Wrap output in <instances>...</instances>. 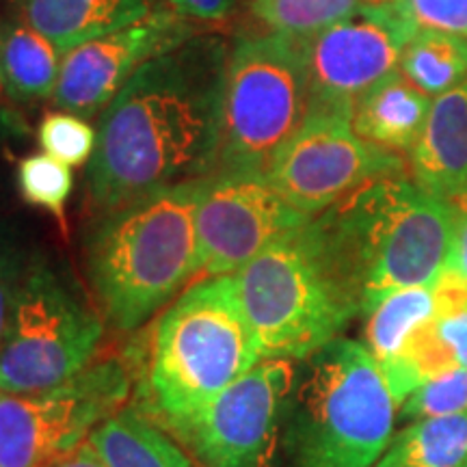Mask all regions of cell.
Returning a JSON list of instances; mask_svg holds the SVG:
<instances>
[{
  "label": "cell",
  "instance_id": "cell-1",
  "mask_svg": "<svg viewBox=\"0 0 467 467\" xmlns=\"http://www.w3.org/2000/svg\"><path fill=\"white\" fill-rule=\"evenodd\" d=\"M227 52L221 35H192L145 63L109 102L87 165L93 213L214 171Z\"/></svg>",
  "mask_w": 467,
  "mask_h": 467
},
{
  "label": "cell",
  "instance_id": "cell-2",
  "mask_svg": "<svg viewBox=\"0 0 467 467\" xmlns=\"http://www.w3.org/2000/svg\"><path fill=\"white\" fill-rule=\"evenodd\" d=\"M314 219L359 317L394 292L435 285L446 275L454 208L407 175L361 186Z\"/></svg>",
  "mask_w": 467,
  "mask_h": 467
},
{
  "label": "cell",
  "instance_id": "cell-3",
  "mask_svg": "<svg viewBox=\"0 0 467 467\" xmlns=\"http://www.w3.org/2000/svg\"><path fill=\"white\" fill-rule=\"evenodd\" d=\"M195 202L191 180L96 214L85 238L87 282L117 334L141 329L202 275Z\"/></svg>",
  "mask_w": 467,
  "mask_h": 467
},
{
  "label": "cell",
  "instance_id": "cell-4",
  "mask_svg": "<svg viewBox=\"0 0 467 467\" xmlns=\"http://www.w3.org/2000/svg\"><path fill=\"white\" fill-rule=\"evenodd\" d=\"M262 361L232 275L192 282L154 323L132 400L156 424L202 411Z\"/></svg>",
  "mask_w": 467,
  "mask_h": 467
},
{
  "label": "cell",
  "instance_id": "cell-5",
  "mask_svg": "<svg viewBox=\"0 0 467 467\" xmlns=\"http://www.w3.org/2000/svg\"><path fill=\"white\" fill-rule=\"evenodd\" d=\"M399 405L364 342L336 337L296 368L284 422L285 467H375Z\"/></svg>",
  "mask_w": 467,
  "mask_h": 467
},
{
  "label": "cell",
  "instance_id": "cell-6",
  "mask_svg": "<svg viewBox=\"0 0 467 467\" xmlns=\"http://www.w3.org/2000/svg\"><path fill=\"white\" fill-rule=\"evenodd\" d=\"M262 359H307L359 317L317 219L279 236L234 273Z\"/></svg>",
  "mask_w": 467,
  "mask_h": 467
},
{
  "label": "cell",
  "instance_id": "cell-7",
  "mask_svg": "<svg viewBox=\"0 0 467 467\" xmlns=\"http://www.w3.org/2000/svg\"><path fill=\"white\" fill-rule=\"evenodd\" d=\"M312 93L303 44L244 33L230 44L214 171L266 173L306 119Z\"/></svg>",
  "mask_w": 467,
  "mask_h": 467
},
{
  "label": "cell",
  "instance_id": "cell-8",
  "mask_svg": "<svg viewBox=\"0 0 467 467\" xmlns=\"http://www.w3.org/2000/svg\"><path fill=\"white\" fill-rule=\"evenodd\" d=\"M102 314L46 254L28 255L11 327L0 344V392L57 388L96 361Z\"/></svg>",
  "mask_w": 467,
  "mask_h": 467
},
{
  "label": "cell",
  "instance_id": "cell-9",
  "mask_svg": "<svg viewBox=\"0 0 467 467\" xmlns=\"http://www.w3.org/2000/svg\"><path fill=\"white\" fill-rule=\"evenodd\" d=\"M130 359L93 361L57 388L0 392V467H52L132 400Z\"/></svg>",
  "mask_w": 467,
  "mask_h": 467
},
{
  "label": "cell",
  "instance_id": "cell-10",
  "mask_svg": "<svg viewBox=\"0 0 467 467\" xmlns=\"http://www.w3.org/2000/svg\"><path fill=\"white\" fill-rule=\"evenodd\" d=\"M265 175L292 208L318 217L361 186L405 175V161L355 132L353 104L309 102Z\"/></svg>",
  "mask_w": 467,
  "mask_h": 467
},
{
  "label": "cell",
  "instance_id": "cell-11",
  "mask_svg": "<svg viewBox=\"0 0 467 467\" xmlns=\"http://www.w3.org/2000/svg\"><path fill=\"white\" fill-rule=\"evenodd\" d=\"M295 361L262 359L202 411L162 424L197 467H277Z\"/></svg>",
  "mask_w": 467,
  "mask_h": 467
},
{
  "label": "cell",
  "instance_id": "cell-12",
  "mask_svg": "<svg viewBox=\"0 0 467 467\" xmlns=\"http://www.w3.org/2000/svg\"><path fill=\"white\" fill-rule=\"evenodd\" d=\"M309 219L273 189L265 173H208L197 180L195 202L202 275H234L279 236Z\"/></svg>",
  "mask_w": 467,
  "mask_h": 467
},
{
  "label": "cell",
  "instance_id": "cell-13",
  "mask_svg": "<svg viewBox=\"0 0 467 467\" xmlns=\"http://www.w3.org/2000/svg\"><path fill=\"white\" fill-rule=\"evenodd\" d=\"M197 33V25L173 11L165 0L130 25L67 50L52 104L85 119L100 115L145 63L178 48Z\"/></svg>",
  "mask_w": 467,
  "mask_h": 467
},
{
  "label": "cell",
  "instance_id": "cell-14",
  "mask_svg": "<svg viewBox=\"0 0 467 467\" xmlns=\"http://www.w3.org/2000/svg\"><path fill=\"white\" fill-rule=\"evenodd\" d=\"M416 33L394 0H368L347 20L301 42L312 102L355 104L399 69L402 50Z\"/></svg>",
  "mask_w": 467,
  "mask_h": 467
},
{
  "label": "cell",
  "instance_id": "cell-15",
  "mask_svg": "<svg viewBox=\"0 0 467 467\" xmlns=\"http://www.w3.org/2000/svg\"><path fill=\"white\" fill-rule=\"evenodd\" d=\"M435 285L394 292L366 317L364 344L399 407L426 379L457 366L437 331Z\"/></svg>",
  "mask_w": 467,
  "mask_h": 467
},
{
  "label": "cell",
  "instance_id": "cell-16",
  "mask_svg": "<svg viewBox=\"0 0 467 467\" xmlns=\"http://www.w3.org/2000/svg\"><path fill=\"white\" fill-rule=\"evenodd\" d=\"M411 154L413 182L441 200L467 192V78L433 98Z\"/></svg>",
  "mask_w": 467,
  "mask_h": 467
},
{
  "label": "cell",
  "instance_id": "cell-17",
  "mask_svg": "<svg viewBox=\"0 0 467 467\" xmlns=\"http://www.w3.org/2000/svg\"><path fill=\"white\" fill-rule=\"evenodd\" d=\"M165 0H11L17 17L66 55L74 46L126 26Z\"/></svg>",
  "mask_w": 467,
  "mask_h": 467
},
{
  "label": "cell",
  "instance_id": "cell-18",
  "mask_svg": "<svg viewBox=\"0 0 467 467\" xmlns=\"http://www.w3.org/2000/svg\"><path fill=\"white\" fill-rule=\"evenodd\" d=\"M433 98L413 87L399 69L361 93L353 104V128L385 150H411L426 124Z\"/></svg>",
  "mask_w": 467,
  "mask_h": 467
},
{
  "label": "cell",
  "instance_id": "cell-19",
  "mask_svg": "<svg viewBox=\"0 0 467 467\" xmlns=\"http://www.w3.org/2000/svg\"><path fill=\"white\" fill-rule=\"evenodd\" d=\"M107 467H197L182 446L134 402L89 435Z\"/></svg>",
  "mask_w": 467,
  "mask_h": 467
},
{
  "label": "cell",
  "instance_id": "cell-20",
  "mask_svg": "<svg viewBox=\"0 0 467 467\" xmlns=\"http://www.w3.org/2000/svg\"><path fill=\"white\" fill-rule=\"evenodd\" d=\"M63 52L16 14L0 22V72L16 104L52 98Z\"/></svg>",
  "mask_w": 467,
  "mask_h": 467
},
{
  "label": "cell",
  "instance_id": "cell-21",
  "mask_svg": "<svg viewBox=\"0 0 467 467\" xmlns=\"http://www.w3.org/2000/svg\"><path fill=\"white\" fill-rule=\"evenodd\" d=\"M467 413L424 418L396 433L375 467H465Z\"/></svg>",
  "mask_w": 467,
  "mask_h": 467
},
{
  "label": "cell",
  "instance_id": "cell-22",
  "mask_svg": "<svg viewBox=\"0 0 467 467\" xmlns=\"http://www.w3.org/2000/svg\"><path fill=\"white\" fill-rule=\"evenodd\" d=\"M399 72L429 98L441 96L467 78V39L418 31L402 50Z\"/></svg>",
  "mask_w": 467,
  "mask_h": 467
},
{
  "label": "cell",
  "instance_id": "cell-23",
  "mask_svg": "<svg viewBox=\"0 0 467 467\" xmlns=\"http://www.w3.org/2000/svg\"><path fill=\"white\" fill-rule=\"evenodd\" d=\"M368 0H247L249 14L268 33L306 42L353 16Z\"/></svg>",
  "mask_w": 467,
  "mask_h": 467
},
{
  "label": "cell",
  "instance_id": "cell-24",
  "mask_svg": "<svg viewBox=\"0 0 467 467\" xmlns=\"http://www.w3.org/2000/svg\"><path fill=\"white\" fill-rule=\"evenodd\" d=\"M17 191L28 206L42 208L66 225V208L74 189L72 167L48 154H31L17 162Z\"/></svg>",
  "mask_w": 467,
  "mask_h": 467
},
{
  "label": "cell",
  "instance_id": "cell-25",
  "mask_svg": "<svg viewBox=\"0 0 467 467\" xmlns=\"http://www.w3.org/2000/svg\"><path fill=\"white\" fill-rule=\"evenodd\" d=\"M467 413V370L452 366L426 379L399 407L400 422Z\"/></svg>",
  "mask_w": 467,
  "mask_h": 467
},
{
  "label": "cell",
  "instance_id": "cell-26",
  "mask_svg": "<svg viewBox=\"0 0 467 467\" xmlns=\"http://www.w3.org/2000/svg\"><path fill=\"white\" fill-rule=\"evenodd\" d=\"M37 143L44 154L66 162L69 167L89 165L96 151L98 132L85 117L55 110L48 113L37 126Z\"/></svg>",
  "mask_w": 467,
  "mask_h": 467
},
{
  "label": "cell",
  "instance_id": "cell-27",
  "mask_svg": "<svg viewBox=\"0 0 467 467\" xmlns=\"http://www.w3.org/2000/svg\"><path fill=\"white\" fill-rule=\"evenodd\" d=\"M437 331L454 364L467 370V282L446 273L435 285Z\"/></svg>",
  "mask_w": 467,
  "mask_h": 467
},
{
  "label": "cell",
  "instance_id": "cell-28",
  "mask_svg": "<svg viewBox=\"0 0 467 467\" xmlns=\"http://www.w3.org/2000/svg\"><path fill=\"white\" fill-rule=\"evenodd\" d=\"M28 255L31 254L17 243L11 227L0 221V344L7 336L11 318H14Z\"/></svg>",
  "mask_w": 467,
  "mask_h": 467
},
{
  "label": "cell",
  "instance_id": "cell-29",
  "mask_svg": "<svg viewBox=\"0 0 467 467\" xmlns=\"http://www.w3.org/2000/svg\"><path fill=\"white\" fill-rule=\"evenodd\" d=\"M418 31L467 39V0H394Z\"/></svg>",
  "mask_w": 467,
  "mask_h": 467
},
{
  "label": "cell",
  "instance_id": "cell-30",
  "mask_svg": "<svg viewBox=\"0 0 467 467\" xmlns=\"http://www.w3.org/2000/svg\"><path fill=\"white\" fill-rule=\"evenodd\" d=\"M241 0H167V5L192 25H219L232 17Z\"/></svg>",
  "mask_w": 467,
  "mask_h": 467
},
{
  "label": "cell",
  "instance_id": "cell-31",
  "mask_svg": "<svg viewBox=\"0 0 467 467\" xmlns=\"http://www.w3.org/2000/svg\"><path fill=\"white\" fill-rule=\"evenodd\" d=\"M454 208V232H452V249L451 260H448V271L467 282V192L465 195L451 200Z\"/></svg>",
  "mask_w": 467,
  "mask_h": 467
},
{
  "label": "cell",
  "instance_id": "cell-32",
  "mask_svg": "<svg viewBox=\"0 0 467 467\" xmlns=\"http://www.w3.org/2000/svg\"><path fill=\"white\" fill-rule=\"evenodd\" d=\"M28 134L25 115L11 100L7 87H5L3 72H0V145L22 141Z\"/></svg>",
  "mask_w": 467,
  "mask_h": 467
},
{
  "label": "cell",
  "instance_id": "cell-33",
  "mask_svg": "<svg viewBox=\"0 0 467 467\" xmlns=\"http://www.w3.org/2000/svg\"><path fill=\"white\" fill-rule=\"evenodd\" d=\"M52 467H107V463H104L96 448L91 446V441L87 440L78 448H74L72 452H67L66 457L58 459Z\"/></svg>",
  "mask_w": 467,
  "mask_h": 467
},
{
  "label": "cell",
  "instance_id": "cell-34",
  "mask_svg": "<svg viewBox=\"0 0 467 467\" xmlns=\"http://www.w3.org/2000/svg\"><path fill=\"white\" fill-rule=\"evenodd\" d=\"M465 467H467V465H465Z\"/></svg>",
  "mask_w": 467,
  "mask_h": 467
}]
</instances>
